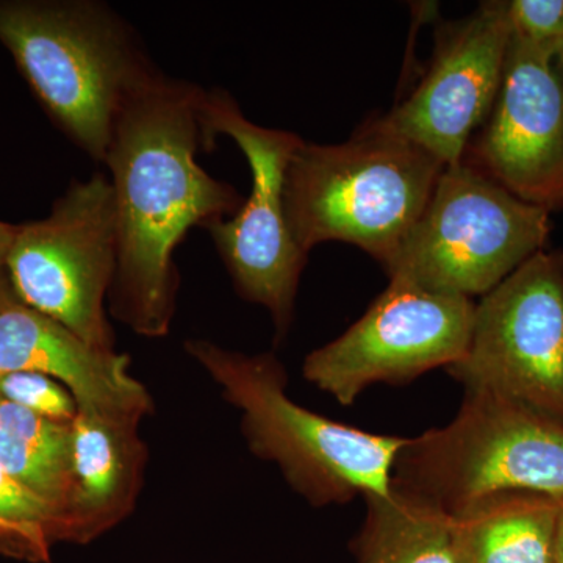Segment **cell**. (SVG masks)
<instances>
[{
	"label": "cell",
	"mask_w": 563,
	"mask_h": 563,
	"mask_svg": "<svg viewBox=\"0 0 563 563\" xmlns=\"http://www.w3.org/2000/svg\"><path fill=\"white\" fill-rule=\"evenodd\" d=\"M206 90L154 69L122 102L106 163L117 210L111 309L144 336L169 331L176 309L174 251L195 225L242 209L232 185L203 172L198 152L214 140L202 121Z\"/></svg>",
	"instance_id": "cell-1"
},
{
	"label": "cell",
	"mask_w": 563,
	"mask_h": 563,
	"mask_svg": "<svg viewBox=\"0 0 563 563\" xmlns=\"http://www.w3.org/2000/svg\"><path fill=\"white\" fill-rule=\"evenodd\" d=\"M0 44L52 122L98 162L122 102L157 69L125 21L91 0H0Z\"/></svg>",
	"instance_id": "cell-2"
},
{
	"label": "cell",
	"mask_w": 563,
	"mask_h": 563,
	"mask_svg": "<svg viewBox=\"0 0 563 563\" xmlns=\"http://www.w3.org/2000/svg\"><path fill=\"white\" fill-rule=\"evenodd\" d=\"M444 168L428 151L373 121L346 143H302L285 173L292 240L307 254L324 242L354 244L385 266Z\"/></svg>",
	"instance_id": "cell-3"
},
{
	"label": "cell",
	"mask_w": 563,
	"mask_h": 563,
	"mask_svg": "<svg viewBox=\"0 0 563 563\" xmlns=\"http://www.w3.org/2000/svg\"><path fill=\"white\" fill-rule=\"evenodd\" d=\"M185 350L242 413L252 453L276 463L314 506L391 490L393 468L407 439L361 431L299 406L272 354L246 355L206 340H191Z\"/></svg>",
	"instance_id": "cell-4"
},
{
	"label": "cell",
	"mask_w": 563,
	"mask_h": 563,
	"mask_svg": "<svg viewBox=\"0 0 563 563\" xmlns=\"http://www.w3.org/2000/svg\"><path fill=\"white\" fill-rule=\"evenodd\" d=\"M391 484L450 515L484 496H563V422L490 391L465 390L454 420L407 439Z\"/></svg>",
	"instance_id": "cell-5"
},
{
	"label": "cell",
	"mask_w": 563,
	"mask_h": 563,
	"mask_svg": "<svg viewBox=\"0 0 563 563\" xmlns=\"http://www.w3.org/2000/svg\"><path fill=\"white\" fill-rule=\"evenodd\" d=\"M550 214L465 162L446 166L385 272L390 280L483 298L544 251Z\"/></svg>",
	"instance_id": "cell-6"
},
{
	"label": "cell",
	"mask_w": 563,
	"mask_h": 563,
	"mask_svg": "<svg viewBox=\"0 0 563 563\" xmlns=\"http://www.w3.org/2000/svg\"><path fill=\"white\" fill-rule=\"evenodd\" d=\"M118 261L113 188L103 173L74 180L49 217L16 225L5 272L22 306L85 342L113 350L103 299Z\"/></svg>",
	"instance_id": "cell-7"
},
{
	"label": "cell",
	"mask_w": 563,
	"mask_h": 563,
	"mask_svg": "<svg viewBox=\"0 0 563 563\" xmlns=\"http://www.w3.org/2000/svg\"><path fill=\"white\" fill-rule=\"evenodd\" d=\"M446 372L563 422V250L540 251L481 298L468 347Z\"/></svg>",
	"instance_id": "cell-8"
},
{
	"label": "cell",
	"mask_w": 563,
	"mask_h": 563,
	"mask_svg": "<svg viewBox=\"0 0 563 563\" xmlns=\"http://www.w3.org/2000/svg\"><path fill=\"white\" fill-rule=\"evenodd\" d=\"M202 121L211 139L228 135L250 163L252 190L229 221L207 228L244 298L266 307L277 331L291 321L307 261L292 240L285 213V173L303 143L296 133L262 128L244 117L225 91H206Z\"/></svg>",
	"instance_id": "cell-9"
},
{
	"label": "cell",
	"mask_w": 563,
	"mask_h": 563,
	"mask_svg": "<svg viewBox=\"0 0 563 563\" xmlns=\"http://www.w3.org/2000/svg\"><path fill=\"white\" fill-rule=\"evenodd\" d=\"M476 303L406 280L390 285L343 335L303 362V376L342 406L376 384H407L450 368L472 339Z\"/></svg>",
	"instance_id": "cell-10"
},
{
	"label": "cell",
	"mask_w": 563,
	"mask_h": 563,
	"mask_svg": "<svg viewBox=\"0 0 563 563\" xmlns=\"http://www.w3.org/2000/svg\"><path fill=\"white\" fill-rule=\"evenodd\" d=\"M509 43L507 2L481 3L468 18L448 25L424 79L374 124L444 166L459 165L495 103Z\"/></svg>",
	"instance_id": "cell-11"
},
{
	"label": "cell",
	"mask_w": 563,
	"mask_h": 563,
	"mask_svg": "<svg viewBox=\"0 0 563 563\" xmlns=\"http://www.w3.org/2000/svg\"><path fill=\"white\" fill-rule=\"evenodd\" d=\"M463 162L521 201L563 207V84L558 62L514 38L501 85Z\"/></svg>",
	"instance_id": "cell-12"
},
{
	"label": "cell",
	"mask_w": 563,
	"mask_h": 563,
	"mask_svg": "<svg viewBox=\"0 0 563 563\" xmlns=\"http://www.w3.org/2000/svg\"><path fill=\"white\" fill-rule=\"evenodd\" d=\"M129 363L128 355L92 346L22 303L0 312V376H49L68 388L77 409L139 421L150 413V393L133 379Z\"/></svg>",
	"instance_id": "cell-13"
},
{
	"label": "cell",
	"mask_w": 563,
	"mask_h": 563,
	"mask_svg": "<svg viewBox=\"0 0 563 563\" xmlns=\"http://www.w3.org/2000/svg\"><path fill=\"white\" fill-rule=\"evenodd\" d=\"M139 424L131 418L77 410L70 422V483L63 542L90 543L131 514L146 462Z\"/></svg>",
	"instance_id": "cell-14"
},
{
	"label": "cell",
	"mask_w": 563,
	"mask_h": 563,
	"mask_svg": "<svg viewBox=\"0 0 563 563\" xmlns=\"http://www.w3.org/2000/svg\"><path fill=\"white\" fill-rule=\"evenodd\" d=\"M451 517L457 563H553L558 521L553 496L493 493Z\"/></svg>",
	"instance_id": "cell-15"
},
{
	"label": "cell",
	"mask_w": 563,
	"mask_h": 563,
	"mask_svg": "<svg viewBox=\"0 0 563 563\" xmlns=\"http://www.w3.org/2000/svg\"><path fill=\"white\" fill-rule=\"evenodd\" d=\"M366 517L354 542L358 563H457L453 517L435 504L391 484L365 496Z\"/></svg>",
	"instance_id": "cell-16"
},
{
	"label": "cell",
	"mask_w": 563,
	"mask_h": 563,
	"mask_svg": "<svg viewBox=\"0 0 563 563\" xmlns=\"http://www.w3.org/2000/svg\"><path fill=\"white\" fill-rule=\"evenodd\" d=\"M0 465L57 510L63 542L70 483V422L49 420L0 396Z\"/></svg>",
	"instance_id": "cell-17"
},
{
	"label": "cell",
	"mask_w": 563,
	"mask_h": 563,
	"mask_svg": "<svg viewBox=\"0 0 563 563\" xmlns=\"http://www.w3.org/2000/svg\"><path fill=\"white\" fill-rule=\"evenodd\" d=\"M0 396L54 421L73 422L79 410L68 388L40 373L0 376Z\"/></svg>",
	"instance_id": "cell-18"
},
{
	"label": "cell",
	"mask_w": 563,
	"mask_h": 563,
	"mask_svg": "<svg viewBox=\"0 0 563 563\" xmlns=\"http://www.w3.org/2000/svg\"><path fill=\"white\" fill-rule=\"evenodd\" d=\"M507 11L514 38L558 57L563 46V0H512Z\"/></svg>",
	"instance_id": "cell-19"
},
{
	"label": "cell",
	"mask_w": 563,
	"mask_h": 563,
	"mask_svg": "<svg viewBox=\"0 0 563 563\" xmlns=\"http://www.w3.org/2000/svg\"><path fill=\"white\" fill-rule=\"evenodd\" d=\"M0 515L14 523L44 529L49 533L52 542H62V520L57 510L18 483L2 465H0Z\"/></svg>",
	"instance_id": "cell-20"
},
{
	"label": "cell",
	"mask_w": 563,
	"mask_h": 563,
	"mask_svg": "<svg viewBox=\"0 0 563 563\" xmlns=\"http://www.w3.org/2000/svg\"><path fill=\"white\" fill-rule=\"evenodd\" d=\"M558 499V521H555L553 563H563V496Z\"/></svg>",
	"instance_id": "cell-21"
},
{
	"label": "cell",
	"mask_w": 563,
	"mask_h": 563,
	"mask_svg": "<svg viewBox=\"0 0 563 563\" xmlns=\"http://www.w3.org/2000/svg\"><path fill=\"white\" fill-rule=\"evenodd\" d=\"M14 303H21L18 301L16 295H14L13 287L9 279L5 268H0V312L14 306Z\"/></svg>",
	"instance_id": "cell-22"
},
{
	"label": "cell",
	"mask_w": 563,
	"mask_h": 563,
	"mask_svg": "<svg viewBox=\"0 0 563 563\" xmlns=\"http://www.w3.org/2000/svg\"><path fill=\"white\" fill-rule=\"evenodd\" d=\"M16 225L0 221V268H5V258L13 242Z\"/></svg>",
	"instance_id": "cell-23"
},
{
	"label": "cell",
	"mask_w": 563,
	"mask_h": 563,
	"mask_svg": "<svg viewBox=\"0 0 563 563\" xmlns=\"http://www.w3.org/2000/svg\"><path fill=\"white\" fill-rule=\"evenodd\" d=\"M555 62H558L559 73H561L563 84V46L562 49L559 51L558 57H555Z\"/></svg>",
	"instance_id": "cell-24"
}]
</instances>
